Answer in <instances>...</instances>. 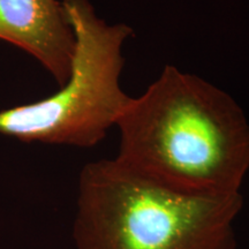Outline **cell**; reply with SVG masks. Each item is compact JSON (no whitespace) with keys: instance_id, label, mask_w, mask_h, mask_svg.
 <instances>
[{"instance_id":"6da1fadb","label":"cell","mask_w":249,"mask_h":249,"mask_svg":"<svg viewBox=\"0 0 249 249\" xmlns=\"http://www.w3.org/2000/svg\"><path fill=\"white\" fill-rule=\"evenodd\" d=\"M116 126V160L134 172L195 195H232L249 170V124L229 93L167 65Z\"/></svg>"},{"instance_id":"7a4b0ae2","label":"cell","mask_w":249,"mask_h":249,"mask_svg":"<svg viewBox=\"0 0 249 249\" xmlns=\"http://www.w3.org/2000/svg\"><path fill=\"white\" fill-rule=\"evenodd\" d=\"M242 205L240 193L188 194L101 160L80 173L73 238L76 249H235Z\"/></svg>"},{"instance_id":"3957f363","label":"cell","mask_w":249,"mask_h":249,"mask_svg":"<svg viewBox=\"0 0 249 249\" xmlns=\"http://www.w3.org/2000/svg\"><path fill=\"white\" fill-rule=\"evenodd\" d=\"M75 35L67 82L53 95L0 111V134L23 142L91 148L118 118L129 96L120 86L124 43L133 29L110 24L90 0H60Z\"/></svg>"},{"instance_id":"277c9868","label":"cell","mask_w":249,"mask_h":249,"mask_svg":"<svg viewBox=\"0 0 249 249\" xmlns=\"http://www.w3.org/2000/svg\"><path fill=\"white\" fill-rule=\"evenodd\" d=\"M0 39L30 54L59 87L67 82L75 35L60 0H0Z\"/></svg>"}]
</instances>
